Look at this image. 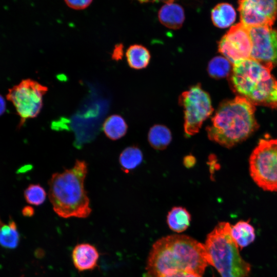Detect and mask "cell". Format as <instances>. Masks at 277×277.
<instances>
[{
    "label": "cell",
    "instance_id": "23",
    "mask_svg": "<svg viewBox=\"0 0 277 277\" xmlns=\"http://www.w3.org/2000/svg\"><path fill=\"white\" fill-rule=\"evenodd\" d=\"M24 196L29 204L38 206L45 201L46 192L40 185L31 184L25 190Z\"/></svg>",
    "mask_w": 277,
    "mask_h": 277
},
{
    "label": "cell",
    "instance_id": "20",
    "mask_svg": "<svg viewBox=\"0 0 277 277\" xmlns=\"http://www.w3.org/2000/svg\"><path fill=\"white\" fill-rule=\"evenodd\" d=\"M19 240V234L15 222L10 218L5 223L0 218V245L4 248L13 249L16 247Z\"/></svg>",
    "mask_w": 277,
    "mask_h": 277
},
{
    "label": "cell",
    "instance_id": "18",
    "mask_svg": "<svg viewBox=\"0 0 277 277\" xmlns=\"http://www.w3.org/2000/svg\"><path fill=\"white\" fill-rule=\"evenodd\" d=\"M191 215L184 207H174L168 212L167 222L169 228L176 232L185 231L189 226Z\"/></svg>",
    "mask_w": 277,
    "mask_h": 277
},
{
    "label": "cell",
    "instance_id": "4",
    "mask_svg": "<svg viewBox=\"0 0 277 277\" xmlns=\"http://www.w3.org/2000/svg\"><path fill=\"white\" fill-rule=\"evenodd\" d=\"M274 66L249 58L233 64L230 85L238 95L255 106L277 108V79Z\"/></svg>",
    "mask_w": 277,
    "mask_h": 277
},
{
    "label": "cell",
    "instance_id": "15",
    "mask_svg": "<svg viewBox=\"0 0 277 277\" xmlns=\"http://www.w3.org/2000/svg\"><path fill=\"white\" fill-rule=\"evenodd\" d=\"M231 236L241 249L250 244L255 238L253 226L248 221H244L231 227Z\"/></svg>",
    "mask_w": 277,
    "mask_h": 277
},
{
    "label": "cell",
    "instance_id": "26",
    "mask_svg": "<svg viewBox=\"0 0 277 277\" xmlns=\"http://www.w3.org/2000/svg\"><path fill=\"white\" fill-rule=\"evenodd\" d=\"M196 163V159L193 155L190 154L185 156L183 159V164L187 168L193 167Z\"/></svg>",
    "mask_w": 277,
    "mask_h": 277
},
{
    "label": "cell",
    "instance_id": "17",
    "mask_svg": "<svg viewBox=\"0 0 277 277\" xmlns=\"http://www.w3.org/2000/svg\"><path fill=\"white\" fill-rule=\"evenodd\" d=\"M148 140L151 146L156 150H164L172 140L170 130L163 125H155L150 129Z\"/></svg>",
    "mask_w": 277,
    "mask_h": 277
},
{
    "label": "cell",
    "instance_id": "24",
    "mask_svg": "<svg viewBox=\"0 0 277 277\" xmlns=\"http://www.w3.org/2000/svg\"><path fill=\"white\" fill-rule=\"evenodd\" d=\"M68 6L76 10L84 9L92 3L90 0L65 1Z\"/></svg>",
    "mask_w": 277,
    "mask_h": 277
},
{
    "label": "cell",
    "instance_id": "7",
    "mask_svg": "<svg viewBox=\"0 0 277 277\" xmlns=\"http://www.w3.org/2000/svg\"><path fill=\"white\" fill-rule=\"evenodd\" d=\"M179 104L183 108L184 129L187 136L198 133L203 122L213 112L210 95L200 84L184 91L179 96Z\"/></svg>",
    "mask_w": 277,
    "mask_h": 277
},
{
    "label": "cell",
    "instance_id": "27",
    "mask_svg": "<svg viewBox=\"0 0 277 277\" xmlns=\"http://www.w3.org/2000/svg\"><path fill=\"white\" fill-rule=\"evenodd\" d=\"M123 54V48L122 44L116 45L115 48L113 50L112 53V58L115 60H118L121 59Z\"/></svg>",
    "mask_w": 277,
    "mask_h": 277
},
{
    "label": "cell",
    "instance_id": "8",
    "mask_svg": "<svg viewBox=\"0 0 277 277\" xmlns=\"http://www.w3.org/2000/svg\"><path fill=\"white\" fill-rule=\"evenodd\" d=\"M48 88L37 82L26 79L9 90L7 99L14 105L20 116L21 125L26 120L36 117L43 107V97Z\"/></svg>",
    "mask_w": 277,
    "mask_h": 277
},
{
    "label": "cell",
    "instance_id": "16",
    "mask_svg": "<svg viewBox=\"0 0 277 277\" xmlns=\"http://www.w3.org/2000/svg\"><path fill=\"white\" fill-rule=\"evenodd\" d=\"M126 55L129 66L134 69L146 68L150 60L149 50L144 46L134 44L131 45L127 49Z\"/></svg>",
    "mask_w": 277,
    "mask_h": 277
},
{
    "label": "cell",
    "instance_id": "2",
    "mask_svg": "<svg viewBox=\"0 0 277 277\" xmlns=\"http://www.w3.org/2000/svg\"><path fill=\"white\" fill-rule=\"evenodd\" d=\"M255 111V106L244 97L223 101L206 127L209 139L227 148L242 143L259 128Z\"/></svg>",
    "mask_w": 277,
    "mask_h": 277
},
{
    "label": "cell",
    "instance_id": "9",
    "mask_svg": "<svg viewBox=\"0 0 277 277\" xmlns=\"http://www.w3.org/2000/svg\"><path fill=\"white\" fill-rule=\"evenodd\" d=\"M251 50L248 29L241 23L232 26L218 45L219 51L233 64L250 58Z\"/></svg>",
    "mask_w": 277,
    "mask_h": 277
},
{
    "label": "cell",
    "instance_id": "1",
    "mask_svg": "<svg viewBox=\"0 0 277 277\" xmlns=\"http://www.w3.org/2000/svg\"><path fill=\"white\" fill-rule=\"evenodd\" d=\"M211 259L205 245L185 235L162 238L153 245L145 277H157L172 271H185L202 276Z\"/></svg>",
    "mask_w": 277,
    "mask_h": 277
},
{
    "label": "cell",
    "instance_id": "25",
    "mask_svg": "<svg viewBox=\"0 0 277 277\" xmlns=\"http://www.w3.org/2000/svg\"><path fill=\"white\" fill-rule=\"evenodd\" d=\"M157 277H202V276L185 271H172L163 274Z\"/></svg>",
    "mask_w": 277,
    "mask_h": 277
},
{
    "label": "cell",
    "instance_id": "22",
    "mask_svg": "<svg viewBox=\"0 0 277 277\" xmlns=\"http://www.w3.org/2000/svg\"><path fill=\"white\" fill-rule=\"evenodd\" d=\"M231 70V63L225 57L215 56L208 64V73L211 77L215 79L227 77Z\"/></svg>",
    "mask_w": 277,
    "mask_h": 277
},
{
    "label": "cell",
    "instance_id": "28",
    "mask_svg": "<svg viewBox=\"0 0 277 277\" xmlns=\"http://www.w3.org/2000/svg\"><path fill=\"white\" fill-rule=\"evenodd\" d=\"M22 213L25 216H31L34 214V210L30 206H26L23 209Z\"/></svg>",
    "mask_w": 277,
    "mask_h": 277
},
{
    "label": "cell",
    "instance_id": "19",
    "mask_svg": "<svg viewBox=\"0 0 277 277\" xmlns=\"http://www.w3.org/2000/svg\"><path fill=\"white\" fill-rule=\"evenodd\" d=\"M128 126L121 115L113 114L109 116L103 125L105 135L111 140H117L124 136L127 131Z\"/></svg>",
    "mask_w": 277,
    "mask_h": 277
},
{
    "label": "cell",
    "instance_id": "11",
    "mask_svg": "<svg viewBox=\"0 0 277 277\" xmlns=\"http://www.w3.org/2000/svg\"><path fill=\"white\" fill-rule=\"evenodd\" d=\"M247 28L252 43L250 58L277 65V29L269 26Z\"/></svg>",
    "mask_w": 277,
    "mask_h": 277
},
{
    "label": "cell",
    "instance_id": "21",
    "mask_svg": "<svg viewBox=\"0 0 277 277\" xmlns=\"http://www.w3.org/2000/svg\"><path fill=\"white\" fill-rule=\"evenodd\" d=\"M142 151L134 146L125 148L120 154L119 162L121 168L125 173L136 168L143 161Z\"/></svg>",
    "mask_w": 277,
    "mask_h": 277
},
{
    "label": "cell",
    "instance_id": "29",
    "mask_svg": "<svg viewBox=\"0 0 277 277\" xmlns=\"http://www.w3.org/2000/svg\"><path fill=\"white\" fill-rule=\"evenodd\" d=\"M6 109V101L4 97L0 94V116L2 115Z\"/></svg>",
    "mask_w": 277,
    "mask_h": 277
},
{
    "label": "cell",
    "instance_id": "10",
    "mask_svg": "<svg viewBox=\"0 0 277 277\" xmlns=\"http://www.w3.org/2000/svg\"><path fill=\"white\" fill-rule=\"evenodd\" d=\"M241 22L247 27H272L277 18V0L238 2Z\"/></svg>",
    "mask_w": 277,
    "mask_h": 277
},
{
    "label": "cell",
    "instance_id": "5",
    "mask_svg": "<svg viewBox=\"0 0 277 277\" xmlns=\"http://www.w3.org/2000/svg\"><path fill=\"white\" fill-rule=\"evenodd\" d=\"M231 225L220 222L209 233L205 246L214 266L222 277H246L250 265L244 261L231 236Z\"/></svg>",
    "mask_w": 277,
    "mask_h": 277
},
{
    "label": "cell",
    "instance_id": "12",
    "mask_svg": "<svg viewBox=\"0 0 277 277\" xmlns=\"http://www.w3.org/2000/svg\"><path fill=\"white\" fill-rule=\"evenodd\" d=\"M99 253L93 245L89 243L76 245L72 253V262L79 271L91 270L97 266Z\"/></svg>",
    "mask_w": 277,
    "mask_h": 277
},
{
    "label": "cell",
    "instance_id": "14",
    "mask_svg": "<svg viewBox=\"0 0 277 277\" xmlns=\"http://www.w3.org/2000/svg\"><path fill=\"white\" fill-rule=\"evenodd\" d=\"M211 17L215 26L222 29L226 28L235 22L236 12L231 4L221 3L212 9Z\"/></svg>",
    "mask_w": 277,
    "mask_h": 277
},
{
    "label": "cell",
    "instance_id": "3",
    "mask_svg": "<svg viewBox=\"0 0 277 277\" xmlns=\"http://www.w3.org/2000/svg\"><path fill=\"white\" fill-rule=\"evenodd\" d=\"M87 171L86 162L76 160L71 168L52 175L48 181V196L59 216L86 218L90 214V201L84 187Z\"/></svg>",
    "mask_w": 277,
    "mask_h": 277
},
{
    "label": "cell",
    "instance_id": "13",
    "mask_svg": "<svg viewBox=\"0 0 277 277\" xmlns=\"http://www.w3.org/2000/svg\"><path fill=\"white\" fill-rule=\"evenodd\" d=\"M158 18L165 27L178 29L185 21L184 10L180 5L175 3L173 1H166L159 11Z\"/></svg>",
    "mask_w": 277,
    "mask_h": 277
},
{
    "label": "cell",
    "instance_id": "6",
    "mask_svg": "<svg viewBox=\"0 0 277 277\" xmlns=\"http://www.w3.org/2000/svg\"><path fill=\"white\" fill-rule=\"evenodd\" d=\"M249 170L261 189L277 192V140L261 139L249 159Z\"/></svg>",
    "mask_w": 277,
    "mask_h": 277
}]
</instances>
